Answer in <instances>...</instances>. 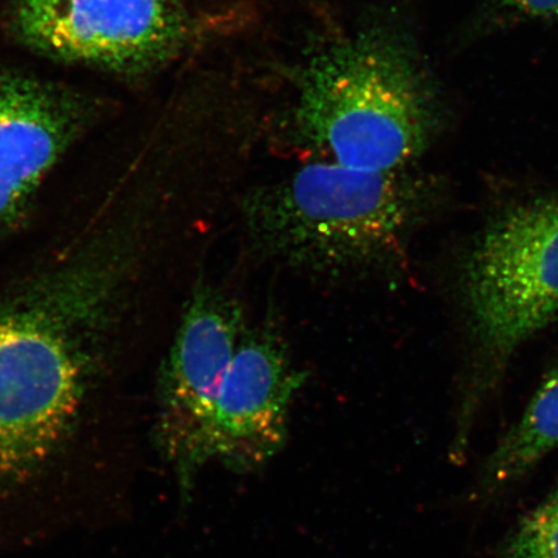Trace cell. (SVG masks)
<instances>
[{
	"instance_id": "9",
	"label": "cell",
	"mask_w": 558,
	"mask_h": 558,
	"mask_svg": "<svg viewBox=\"0 0 558 558\" xmlns=\"http://www.w3.org/2000/svg\"><path fill=\"white\" fill-rule=\"evenodd\" d=\"M558 448V366L544 380L520 422L486 463L485 486L499 490L519 481Z\"/></svg>"
},
{
	"instance_id": "3",
	"label": "cell",
	"mask_w": 558,
	"mask_h": 558,
	"mask_svg": "<svg viewBox=\"0 0 558 558\" xmlns=\"http://www.w3.org/2000/svg\"><path fill=\"white\" fill-rule=\"evenodd\" d=\"M437 124L434 87L413 48L392 32L333 41L299 74L298 140L323 162L402 171L428 148Z\"/></svg>"
},
{
	"instance_id": "2",
	"label": "cell",
	"mask_w": 558,
	"mask_h": 558,
	"mask_svg": "<svg viewBox=\"0 0 558 558\" xmlns=\"http://www.w3.org/2000/svg\"><path fill=\"white\" fill-rule=\"evenodd\" d=\"M421 208L402 171L348 169L323 160L257 186L241 199L251 251L260 259L324 282H362L401 254Z\"/></svg>"
},
{
	"instance_id": "4",
	"label": "cell",
	"mask_w": 558,
	"mask_h": 558,
	"mask_svg": "<svg viewBox=\"0 0 558 558\" xmlns=\"http://www.w3.org/2000/svg\"><path fill=\"white\" fill-rule=\"evenodd\" d=\"M466 303L486 347L511 352L558 312V198L511 209L466 264Z\"/></svg>"
},
{
	"instance_id": "8",
	"label": "cell",
	"mask_w": 558,
	"mask_h": 558,
	"mask_svg": "<svg viewBox=\"0 0 558 558\" xmlns=\"http://www.w3.org/2000/svg\"><path fill=\"white\" fill-rule=\"evenodd\" d=\"M93 116V105L72 89L0 72V235L23 218Z\"/></svg>"
},
{
	"instance_id": "11",
	"label": "cell",
	"mask_w": 558,
	"mask_h": 558,
	"mask_svg": "<svg viewBox=\"0 0 558 558\" xmlns=\"http://www.w3.org/2000/svg\"><path fill=\"white\" fill-rule=\"evenodd\" d=\"M488 3L492 11L508 20L558 23V0H490Z\"/></svg>"
},
{
	"instance_id": "6",
	"label": "cell",
	"mask_w": 558,
	"mask_h": 558,
	"mask_svg": "<svg viewBox=\"0 0 558 558\" xmlns=\"http://www.w3.org/2000/svg\"><path fill=\"white\" fill-rule=\"evenodd\" d=\"M246 327L239 299L199 281L160 369L156 444L184 500L190 499L198 474L195 446Z\"/></svg>"
},
{
	"instance_id": "1",
	"label": "cell",
	"mask_w": 558,
	"mask_h": 558,
	"mask_svg": "<svg viewBox=\"0 0 558 558\" xmlns=\"http://www.w3.org/2000/svg\"><path fill=\"white\" fill-rule=\"evenodd\" d=\"M128 251L105 240L0 302V485L29 478L72 429L128 279Z\"/></svg>"
},
{
	"instance_id": "5",
	"label": "cell",
	"mask_w": 558,
	"mask_h": 558,
	"mask_svg": "<svg viewBox=\"0 0 558 558\" xmlns=\"http://www.w3.org/2000/svg\"><path fill=\"white\" fill-rule=\"evenodd\" d=\"M9 21L46 58L132 75L163 65L191 33L183 0H12Z\"/></svg>"
},
{
	"instance_id": "7",
	"label": "cell",
	"mask_w": 558,
	"mask_h": 558,
	"mask_svg": "<svg viewBox=\"0 0 558 558\" xmlns=\"http://www.w3.org/2000/svg\"><path fill=\"white\" fill-rule=\"evenodd\" d=\"M306 378L274 320L247 327L195 446V471L211 462L240 473L267 464L283 448Z\"/></svg>"
},
{
	"instance_id": "10",
	"label": "cell",
	"mask_w": 558,
	"mask_h": 558,
	"mask_svg": "<svg viewBox=\"0 0 558 558\" xmlns=\"http://www.w3.org/2000/svg\"><path fill=\"white\" fill-rule=\"evenodd\" d=\"M506 558H558V488L520 522Z\"/></svg>"
}]
</instances>
